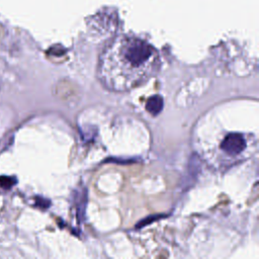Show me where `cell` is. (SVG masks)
I'll list each match as a JSON object with an SVG mask.
<instances>
[{
	"instance_id": "cell-2",
	"label": "cell",
	"mask_w": 259,
	"mask_h": 259,
	"mask_svg": "<svg viewBox=\"0 0 259 259\" xmlns=\"http://www.w3.org/2000/svg\"><path fill=\"white\" fill-rule=\"evenodd\" d=\"M221 159L230 163L243 160L244 155L249 152V142L242 134H228L219 145Z\"/></svg>"
},
{
	"instance_id": "cell-1",
	"label": "cell",
	"mask_w": 259,
	"mask_h": 259,
	"mask_svg": "<svg viewBox=\"0 0 259 259\" xmlns=\"http://www.w3.org/2000/svg\"><path fill=\"white\" fill-rule=\"evenodd\" d=\"M160 68L157 50L134 36L115 38L100 57L98 76L102 84L114 92H126L143 85Z\"/></svg>"
},
{
	"instance_id": "cell-3",
	"label": "cell",
	"mask_w": 259,
	"mask_h": 259,
	"mask_svg": "<svg viewBox=\"0 0 259 259\" xmlns=\"http://www.w3.org/2000/svg\"><path fill=\"white\" fill-rule=\"evenodd\" d=\"M163 106V102L160 97H152L148 100L146 108L152 114H158Z\"/></svg>"
},
{
	"instance_id": "cell-4",
	"label": "cell",
	"mask_w": 259,
	"mask_h": 259,
	"mask_svg": "<svg viewBox=\"0 0 259 259\" xmlns=\"http://www.w3.org/2000/svg\"><path fill=\"white\" fill-rule=\"evenodd\" d=\"M15 177L10 176H0V188H4V190H9L15 183Z\"/></svg>"
},
{
	"instance_id": "cell-5",
	"label": "cell",
	"mask_w": 259,
	"mask_h": 259,
	"mask_svg": "<svg viewBox=\"0 0 259 259\" xmlns=\"http://www.w3.org/2000/svg\"><path fill=\"white\" fill-rule=\"evenodd\" d=\"M3 36H4V29L1 25H0V40L3 38Z\"/></svg>"
}]
</instances>
